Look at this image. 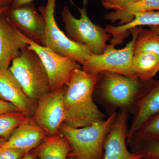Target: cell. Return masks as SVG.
Listing matches in <instances>:
<instances>
[{
	"label": "cell",
	"mask_w": 159,
	"mask_h": 159,
	"mask_svg": "<svg viewBox=\"0 0 159 159\" xmlns=\"http://www.w3.org/2000/svg\"><path fill=\"white\" fill-rule=\"evenodd\" d=\"M102 6L107 9L114 11L124 7L136 0H101Z\"/></svg>",
	"instance_id": "25"
},
{
	"label": "cell",
	"mask_w": 159,
	"mask_h": 159,
	"mask_svg": "<svg viewBox=\"0 0 159 159\" xmlns=\"http://www.w3.org/2000/svg\"><path fill=\"white\" fill-rule=\"evenodd\" d=\"M159 142V112L147 121L128 141L130 144Z\"/></svg>",
	"instance_id": "22"
},
{
	"label": "cell",
	"mask_w": 159,
	"mask_h": 159,
	"mask_svg": "<svg viewBox=\"0 0 159 159\" xmlns=\"http://www.w3.org/2000/svg\"><path fill=\"white\" fill-rule=\"evenodd\" d=\"M71 159H77L76 158L74 157H72V158Z\"/></svg>",
	"instance_id": "33"
},
{
	"label": "cell",
	"mask_w": 159,
	"mask_h": 159,
	"mask_svg": "<svg viewBox=\"0 0 159 159\" xmlns=\"http://www.w3.org/2000/svg\"><path fill=\"white\" fill-rule=\"evenodd\" d=\"M0 99L28 116L34 112V101L26 96L9 69L0 70Z\"/></svg>",
	"instance_id": "14"
},
{
	"label": "cell",
	"mask_w": 159,
	"mask_h": 159,
	"mask_svg": "<svg viewBox=\"0 0 159 159\" xmlns=\"http://www.w3.org/2000/svg\"><path fill=\"white\" fill-rule=\"evenodd\" d=\"M150 29L152 31H155L159 34V25L151 26Z\"/></svg>",
	"instance_id": "30"
},
{
	"label": "cell",
	"mask_w": 159,
	"mask_h": 159,
	"mask_svg": "<svg viewBox=\"0 0 159 159\" xmlns=\"http://www.w3.org/2000/svg\"><path fill=\"white\" fill-rule=\"evenodd\" d=\"M132 69L135 78L144 81L152 80L159 72V57L148 53L134 54Z\"/></svg>",
	"instance_id": "19"
},
{
	"label": "cell",
	"mask_w": 159,
	"mask_h": 159,
	"mask_svg": "<svg viewBox=\"0 0 159 159\" xmlns=\"http://www.w3.org/2000/svg\"><path fill=\"white\" fill-rule=\"evenodd\" d=\"M34 153L39 159H67L70 147L62 135L49 136L37 146Z\"/></svg>",
	"instance_id": "18"
},
{
	"label": "cell",
	"mask_w": 159,
	"mask_h": 159,
	"mask_svg": "<svg viewBox=\"0 0 159 159\" xmlns=\"http://www.w3.org/2000/svg\"><path fill=\"white\" fill-rule=\"evenodd\" d=\"M5 14L26 37L38 44L45 46L44 20L32 3L16 8L10 7Z\"/></svg>",
	"instance_id": "10"
},
{
	"label": "cell",
	"mask_w": 159,
	"mask_h": 159,
	"mask_svg": "<svg viewBox=\"0 0 159 159\" xmlns=\"http://www.w3.org/2000/svg\"><path fill=\"white\" fill-rule=\"evenodd\" d=\"M88 0H83L84 4V6H86V5L87 3L88 2Z\"/></svg>",
	"instance_id": "32"
},
{
	"label": "cell",
	"mask_w": 159,
	"mask_h": 159,
	"mask_svg": "<svg viewBox=\"0 0 159 159\" xmlns=\"http://www.w3.org/2000/svg\"><path fill=\"white\" fill-rule=\"evenodd\" d=\"M23 37L29 44L28 48L35 51L40 58L48 74L51 91L66 85L74 71L81 67L70 57L60 55L48 47L38 44L23 34Z\"/></svg>",
	"instance_id": "8"
},
{
	"label": "cell",
	"mask_w": 159,
	"mask_h": 159,
	"mask_svg": "<svg viewBox=\"0 0 159 159\" xmlns=\"http://www.w3.org/2000/svg\"><path fill=\"white\" fill-rule=\"evenodd\" d=\"M29 122V116L19 111L0 114V142L6 141L16 129Z\"/></svg>",
	"instance_id": "21"
},
{
	"label": "cell",
	"mask_w": 159,
	"mask_h": 159,
	"mask_svg": "<svg viewBox=\"0 0 159 159\" xmlns=\"http://www.w3.org/2000/svg\"><path fill=\"white\" fill-rule=\"evenodd\" d=\"M159 26V10L150 11L137 13L131 22L123 25L106 26L107 31L111 36L110 45L115 47L121 44L126 38L129 36L131 29L142 26Z\"/></svg>",
	"instance_id": "16"
},
{
	"label": "cell",
	"mask_w": 159,
	"mask_h": 159,
	"mask_svg": "<svg viewBox=\"0 0 159 159\" xmlns=\"http://www.w3.org/2000/svg\"><path fill=\"white\" fill-rule=\"evenodd\" d=\"M17 111H19L14 105L0 99V114Z\"/></svg>",
	"instance_id": "26"
},
{
	"label": "cell",
	"mask_w": 159,
	"mask_h": 159,
	"mask_svg": "<svg viewBox=\"0 0 159 159\" xmlns=\"http://www.w3.org/2000/svg\"><path fill=\"white\" fill-rule=\"evenodd\" d=\"M142 159H144V158H142ZM154 159V158H147V159Z\"/></svg>",
	"instance_id": "34"
},
{
	"label": "cell",
	"mask_w": 159,
	"mask_h": 159,
	"mask_svg": "<svg viewBox=\"0 0 159 159\" xmlns=\"http://www.w3.org/2000/svg\"><path fill=\"white\" fill-rule=\"evenodd\" d=\"M29 44L23 34L5 13L0 16V70L9 69L11 62Z\"/></svg>",
	"instance_id": "12"
},
{
	"label": "cell",
	"mask_w": 159,
	"mask_h": 159,
	"mask_svg": "<svg viewBox=\"0 0 159 159\" xmlns=\"http://www.w3.org/2000/svg\"><path fill=\"white\" fill-rule=\"evenodd\" d=\"M159 112V79H152L137 102L135 116L128 129L127 142L149 119Z\"/></svg>",
	"instance_id": "13"
},
{
	"label": "cell",
	"mask_w": 159,
	"mask_h": 159,
	"mask_svg": "<svg viewBox=\"0 0 159 159\" xmlns=\"http://www.w3.org/2000/svg\"><path fill=\"white\" fill-rule=\"evenodd\" d=\"M10 7H6V8H0V16L6 13V11L9 9Z\"/></svg>",
	"instance_id": "31"
},
{
	"label": "cell",
	"mask_w": 159,
	"mask_h": 159,
	"mask_svg": "<svg viewBox=\"0 0 159 159\" xmlns=\"http://www.w3.org/2000/svg\"><path fill=\"white\" fill-rule=\"evenodd\" d=\"M29 152L15 148H7L0 152V159H20Z\"/></svg>",
	"instance_id": "23"
},
{
	"label": "cell",
	"mask_w": 159,
	"mask_h": 159,
	"mask_svg": "<svg viewBox=\"0 0 159 159\" xmlns=\"http://www.w3.org/2000/svg\"><path fill=\"white\" fill-rule=\"evenodd\" d=\"M97 76L76 69L66 86L64 95V124L75 128L90 125L105 119L93 99Z\"/></svg>",
	"instance_id": "1"
},
{
	"label": "cell",
	"mask_w": 159,
	"mask_h": 159,
	"mask_svg": "<svg viewBox=\"0 0 159 159\" xmlns=\"http://www.w3.org/2000/svg\"><path fill=\"white\" fill-rule=\"evenodd\" d=\"M129 113L120 110L111 125L104 141L102 159H142L139 152L132 153L126 146Z\"/></svg>",
	"instance_id": "11"
},
{
	"label": "cell",
	"mask_w": 159,
	"mask_h": 159,
	"mask_svg": "<svg viewBox=\"0 0 159 159\" xmlns=\"http://www.w3.org/2000/svg\"><path fill=\"white\" fill-rule=\"evenodd\" d=\"M46 133L38 125L30 122L20 125L9 139L0 142V152L7 148H15L30 152L42 142Z\"/></svg>",
	"instance_id": "15"
},
{
	"label": "cell",
	"mask_w": 159,
	"mask_h": 159,
	"mask_svg": "<svg viewBox=\"0 0 159 159\" xmlns=\"http://www.w3.org/2000/svg\"><path fill=\"white\" fill-rule=\"evenodd\" d=\"M148 142L144 150L139 152L142 154L144 158L159 159V142Z\"/></svg>",
	"instance_id": "24"
},
{
	"label": "cell",
	"mask_w": 159,
	"mask_h": 159,
	"mask_svg": "<svg viewBox=\"0 0 159 159\" xmlns=\"http://www.w3.org/2000/svg\"><path fill=\"white\" fill-rule=\"evenodd\" d=\"M132 39L125 48L116 49L108 45L103 53L91 55L81 64V68L87 73L97 75L102 71H110L134 77L132 69L135 34L129 32ZM135 78V77H134Z\"/></svg>",
	"instance_id": "7"
},
{
	"label": "cell",
	"mask_w": 159,
	"mask_h": 159,
	"mask_svg": "<svg viewBox=\"0 0 159 159\" xmlns=\"http://www.w3.org/2000/svg\"><path fill=\"white\" fill-rule=\"evenodd\" d=\"M14 0H0V8L11 7Z\"/></svg>",
	"instance_id": "28"
},
{
	"label": "cell",
	"mask_w": 159,
	"mask_h": 159,
	"mask_svg": "<svg viewBox=\"0 0 159 159\" xmlns=\"http://www.w3.org/2000/svg\"><path fill=\"white\" fill-rule=\"evenodd\" d=\"M66 86L45 94L38 100L34 109L33 118L34 124L49 136L57 134L64 123L63 99Z\"/></svg>",
	"instance_id": "9"
},
{
	"label": "cell",
	"mask_w": 159,
	"mask_h": 159,
	"mask_svg": "<svg viewBox=\"0 0 159 159\" xmlns=\"http://www.w3.org/2000/svg\"><path fill=\"white\" fill-rule=\"evenodd\" d=\"M96 76L95 89L103 101L128 113L135 112L137 102L151 80L144 81L110 71H102Z\"/></svg>",
	"instance_id": "2"
},
{
	"label": "cell",
	"mask_w": 159,
	"mask_h": 159,
	"mask_svg": "<svg viewBox=\"0 0 159 159\" xmlns=\"http://www.w3.org/2000/svg\"><path fill=\"white\" fill-rule=\"evenodd\" d=\"M56 2V0H47L45 6L38 7L45 23V46L81 65L92 53L85 46L71 40L59 29L55 18Z\"/></svg>",
	"instance_id": "6"
},
{
	"label": "cell",
	"mask_w": 159,
	"mask_h": 159,
	"mask_svg": "<svg viewBox=\"0 0 159 159\" xmlns=\"http://www.w3.org/2000/svg\"><path fill=\"white\" fill-rule=\"evenodd\" d=\"M77 8L80 14L79 19L74 17L67 6L63 7L61 13L67 36L74 42L87 47L93 54H102L107 49V43L111 36L105 28L91 21L85 6L83 8Z\"/></svg>",
	"instance_id": "5"
},
{
	"label": "cell",
	"mask_w": 159,
	"mask_h": 159,
	"mask_svg": "<svg viewBox=\"0 0 159 159\" xmlns=\"http://www.w3.org/2000/svg\"><path fill=\"white\" fill-rule=\"evenodd\" d=\"M20 159H37V157L34 154L29 152Z\"/></svg>",
	"instance_id": "29"
},
{
	"label": "cell",
	"mask_w": 159,
	"mask_h": 159,
	"mask_svg": "<svg viewBox=\"0 0 159 159\" xmlns=\"http://www.w3.org/2000/svg\"><path fill=\"white\" fill-rule=\"evenodd\" d=\"M34 0H14L11 7L13 8L20 7V6L32 3Z\"/></svg>",
	"instance_id": "27"
},
{
	"label": "cell",
	"mask_w": 159,
	"mask_h": 159,
	"mask_svg": "<svg viewBox=\"0 0 159 159\" xmlns=\"http://www.w3.org/2000/svg\"><path fill=\"white\" fill-rule=\"evenodd\" d=\"M135 34L134 45V54L148 53L159 57V34L151 29L136 27L129 30Z\"/></svg>",
	"instance_id": "20"
},
{
	"label": "cell",
	"mask_w": 159,
	"mask_h": 159,
	"mask_svg": "<svg viewBox=\"0 0 159 159\" xmlns=\"http://www.w3.org/2000/svg\"><path fill=\"white\" fill-rule=\"evenodd\" d=\"M159 10V0H136L115 11L104 15L106 20L114 23L119 21L118 26L130 22L135 15L140 12Z\"/></svg>",
	"instance_id": "17"
},
{
	"label": "cell",
	"mask_w": 159,
	"mask_h": 159,
	"mask_svg": "<svg viewBox=\"0 0 159 159\" xmlns=\"http://www.w3.org/2000/svg\"><path fill=\"white\" fill-rule=\"evenodd\" d=\"M113 112L106 119L80 128L66 124L59 130L70 147L71 155L77 159H102L104 141L116 116Z\"/></svg>",
	"instance_id": "3"
},
{
	"label": "cell",
	"mask_w": 159,
	"mask_h": 159,
	"mask_svg": "<svg viewBox=\"0 0 159 159\" xmlns=\"http://www.w3.org/2000/svg\"><path fill=\"white\" fill-rule=\"evenodd\" d=\"M9 69L26 96L33 101L51 92L48 74L40 58L28 47L13 60Z\"/></svg>",
	"instance_id": "4"
}]
</instances>
